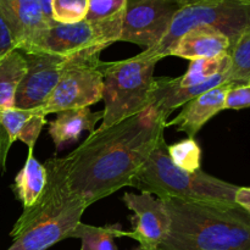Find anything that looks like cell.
<instances>
[{"instance_id": "277c9868", "label": "cell", "mask_w": 250, "mask_h": 250, "mask_svg": "<svg viewBox=\"0 0 250 250\" xmlns=\"http://www.w3.org/2000/svg\"><path fill=\"white\" fill-rule=\"evenodd\" d=\"M141 192L150 193L159 199L177 198L187 202L236 204L238 187L210 176L204 171L187 172L171 161L165 138L149 154L148 159L131 183Z\"/></svg>"}, {"instance_id": "7402d4cb", "label": "cell", "mask_w": 250, "mask_h": 250, "mask_svg": "<svg viewBox=\"0 0 250 250\" xmlns=\"http://www.w3.org/2000/svg\"><path fill=\"white\" fill-rule=\"evenodd\" d=\"M229 56L231 68L229 82L247 84L250 81V29L242 34L232 45Z\"/></svg>"}, {"instance_id": "7a4b0ae2", "label": "cell", "mask_w": 250, "mask_h": 250, "mask_svg": "<svg viewBox=\"0 0 250 250\" xmlns=\"http://www.w3.org/2000/svg\"><path fill=\"white\" fill-rule=\"evenodd\" d=\"M163 200L170 231L158 250H250V216L237 204Z\"/></svg>"}, {"instance_id": "8fae6325", "label": "cell", "mask_w": 250, "mask_h": 250, "mask_svg": "<svg viewBox=\"0 0 250 250\" xmlns=\"http://www.w3.org/2000/svg\"><path fill=\"white\" fill-rule=\"evenodd\" d=\"M124 203L133 212V229L126 237L138 242L142 250H158L170 231V216L164 200L146 192L125 193Z\"/></svg>"}, {"instance_id": "ba28073f", "label": "cell", "mask_w": 250, "mask_h": 250, "mask_svg": "<svg viewBox=\"0 0 250 250\" xmlns=\"http://www.w3.org/2000/svg\"><path fill=\"white\" fill-rule=\"evenodd\" d=\"M100 55L67 59L62 73L42 111L58 114L68 109L89 107L103 99V61Z\"/></svg>"}, {"instance_id": "9a60e30c", "label": "cell", "mask_w": 250, "mask_h": 250, "mask_svg": "<svg viewBox=\"0 0 250 250\" xmlns=\"http://www.w3.org/2000/svg\"><path fill=\"white\" fill-rule=\"evenodd\" d=\"M232 44L229 37L209 27H198L186 32L171 49L168 56L198 60L219 58L231 53Z\"/></svg>"}, {"instance_id": "ac0fdd59", "label": "cell", "mask_w": 250, "mask_h": 250, "mask_svg": "<svg viewBox=\"0 0 250 250\" xmlns=\"http://www.w3.org/2000/svg\"><path fill=\"white\" fill-rule=\"evenodd\" d=\"M48 182L45 166L42 165L33 156V151L28 150V156L23 167L15 177L14 189L16 198L22 203L23 209L33 207L43 194Z\"/></svg>"}, {"instance_id": "cb8c5ba5", "label": "cell", "mask_w": 250, "mask_h": 250, "mask_svg": "<svg viewBox=\"0 0 250 250\" xmlns=\"http://www.w3.org/2000/svg\"><path fill=\"white\" fill-rule=\"evenodd\" d=\"M88 0H51V17L55 23L71 24L85 20Z\"/></svg>"}, {"instance_id": "30bf717a", "label": "cell", "mask_w": 250, "mask_h": 250, "mask_svg": "<svg viewBox=\"0 0 250 250\" xmlns=\"http://www.w3.org/2000/svg\"><path fill=\"white\" fill-rule=\"evenodd\" d=\"M24 58L27 71L17 88L15 107L42 109L55 89L67 59L45 53L24 54Z\"/></svg>"}, {"instance_id": "2e32d148", "label": "cell", "mask_w": 250, "mask_h": 250, "mask_svg": "<svg viewBox=\"0 0 250 250\" xmlns=\"http://www.w3.org/2000/svg\"><path fill=\"white\" fill-rule=\"evenodd\" d=\"M103 120L102 111L93 112L89 107L63 110L56 114V119L49 124L48 133L55 144L56 150L66 144L78 141L81 133L95 131V125Z\"/></svg>"}, {"instance_id": "4316f807", "label": "cell", "mask_w": 250, "mask_h": 250, "mask_svg": "<svg viewBox=\"0 0 250 250\" xmlns=\"http://www.w3.org/2000/svg\"><path fill=\"white\" fill-rule=\"evenodd\" d=\"M16 49L17 46L16 43H15L14 37H12L11 31H10L9 26H7L4 17L0 14V61H1L7 54L16 50Z\"/></svg>"}, {"instance_id": "603a6c76", "label": "cell", "mask_w": 250, "mask_h": 250, "mask_svg": "<svg viewBox=\"0 0 250 250\" xmlns=\"http://www.w3.org/2000/svg\"><path fill=\"white\" fill-rule=\"evenodd\" d=\"M171 161L177 167L187 172H197L202 164V149L194 138H187L178 143L167 146Z\"/></svg>"}, {"instance_id": "4dcf8cb0", "label": "cell", "mask_w": 250, "mask_h": 250, "mask_svg": "<svg viewBox=\"0 0 250 250\" xmlns=\"http://www.w3.org/2000/svg\"><path fill=\"white\" fill-rule=\"evenodd\" d=\"M134 250H142L141 248H137V249H134Z\"/></svg>"}, {"instance_id": "1f68e13d", "label": "cell", "mask_w": 250, "mask_h": 250, "mask_svg": "<svg viewBox=\"0 0 250 250\" xmlns=\"http://www.w3.org/2000/svg\"><path fill=\"white\" fill-rule=\"evenodd\" d=\"M247 84H249V85H250V81H249V82H248V83H247Z\"/></svg>"}, {"instance_id": "5bb4252c", "label": "cell", "mask_w": 250, "mask_h": 250, "mask_svg": "<svg viewBox=\"0 0 250 250\" xmlns=\"http://www.w3.org/2000/svg\"><path fill=\"white\" fill-rule=\"evenodd\" d=\"M231 84H221L193 98L183 105L182 111L176 119L166 122V127L175 126L177 131L185 132L188 138H194L210 119L225 110L226 93Z\"/></svg>"}, {"instance_id": "d4e9b609", "label": "cell", "mask_w": 250, "mask_h": 250, "mask_svg": "<svg viewBox=\"0 0 250 250\" xmlns=\"http://www.w3.org/2000/svg\"><path fill=\"white\" fill-rule=\"evenodd\" d=\"M127 0H88L85 20L89 22L110 21L124 17Z\"/></svg>"}, {"instance_id": "d6986e66", "label": "cell", "mask_w": 250, "mask_h": 250, "mask_svg": "<svg viewBox=\"0 0 250 250\" xmlns=\"http://www.w3.org/2000/svg\"><path fill=\"white\" fill-rule=\"evenodd\" d=\"M24 53L14 50L0 61V110L15 107L17 88L26 75Z\"/></svg>"}, {"instance_id": "484cf974", "label": "cell", "mask_w": 250, "mask_h": 250, "mask_svg": "<svg viewBox=\"0 0 250 250\" xmlns=\"http://www.w3.org/2000/svg\"><path fill=\"white\" fill-rule=\"evenodd\" d=\"M250 107V85L232 83L226 93L225 109L241 110Z\"/></svg>"}, {"instance_id": "3957f363", "label": "cell", "mask_w": 250, "mask_h": 250, "mask_svg": "<svg viewBox=\"0 0 250 250\" xmlns=\"http://www.w3.org/2000/svg\"><path fill=\"white\" fill-rule=\"evenodd\" d=\"M48 182L41 199L23 209L10 236L14 238L7 250H46L71 238L81 222L87 205L71 193L63 176L51 158L44 164Z\"/></svg>"}, {"instance_id": "f1b7e54d", "label": "cell", "mask_w": 250, "mask_h": 250, "mask_svg": "<svg viewBox=\"0 0 250 250\" xmlns=\"http://www.w3.org/2000/svg\"><path fill=\"white\" fill-rule=\"evenodd\" d=\"M221 1V0H178L183 7L187 6H197V5H205V4H214V2Z\"/></svg>"}, {"instance_id": "7c38bea8", "label": "cell", "mask_w": 250, "mask_h": 250, "mask_svg": "<svg viewBox=\"0 0 250 250\" xmlns=\"http://www.w3.org/2000/svg\"><path fill=\"white\" fill-rule=\"evenodd\" d=\"M0 14L6 21L17 50L29 53L48 28L41 0H0Z\"/></svg>"}, {"instance_id": "f546056e", "label": "cell", "mask_w": 250, "mask_h": 250, "mask_svg": "<svg viewBox=\"0 0 250 250\" xmlns=\"http://www.w3.org/2000/svg\"><path fill=\"white\" fill-rule=\"evenodd\" d=\"M244 2H246V4H248V5H250V0H243Z\"/></svg>"}, {"instance_id": "52a82bcc", "label": "cell", "mask_w": 250, "mask_h": 250, "mask_svg": "<svg viewBox=\"0 0 250 250\" xmlns=\"http://www.w3.org/2000/svg\"><path fill=\"white\" fill-rule=\"evenodd\" d=\"M124 17L110 21L71 24L54 23L42 33L29 53H45L65 59L84 55H100L104 49L120 42Z\"/></svg>"}, {"instance_id": "8992f818", "label": "cell", "mask_w": 250, "mask_h": 250, "mask_svg": "<svg viewBox=\"0 0 250 250\" xmlns=\"http://www.w3.org/2000/svg\"><path fill=\"white\" fill-rule=\"evenodd\" d=\"M209 27L229 37L233 45L237 39L250 29V5L243 0H221L214 4L182 7L173 19L166 36L154 48L138 56L160 61L168 56L176 42L193 28Z\"/></svg>"}, {"instance_id": "ffe728a7", "label": "cell", "mask_w": 250, "mask_h": 250, "mask_svg": "<svg viewBox=\"0 0 250 250\" xmlns=\"http://www.w3.org/2000/svg\"><path fill=\"white\" fill-rule=\"evenodd\" d=\"M126 233L120 225L97 227L80 222L71 238L81 239V250H119L115 239L126 237Z\"/></svg>"}, {"instance_id": "6da1fadb", "label": "cell", "mask_w": 250, "mask_h": 250, "mask_svg": "<svg viewBox=\"0 0 250 250\" xmlns=\"http://www.w3.org/2000/svg\"><path fill=\"white\" fill-rule=\"evenodd\" d=\"M164 120L153 107L105 129H95L66 158H55L68 189L87 208L131 186L156 144Z\"/></svg>"}, {"instance_id": "83f0119b", "label": "cell", "mask_w": 250, "mask_h": 250, "mask_svg": "<svg viewBox=\"0 0 250 250\" xmlns=\"http://www.w3.org/2000/svg\"><path fill=\"white\" fill-rule=\"evenodd\" d=\"M234 203L250 216V187H238L234 195Z\"/></svg>"}, {"instance_id": "9c48e42d", "label": "cell", "mask_w": 250, "mask_h": 250, "mask_svg": "<svg viewBox=\"0 0 250 250\" xmlns=\"http://www.w3.org/2000/svg\"><path fill=\"white\" fill-rule=\"evenodd\" d=\"M178 0H127L120 42L151 49L166 36L182 9Z\"/></svg>"}, {"instance_id": "44dd1931", "label": "cell", "mask_w": 250, "mask_h": 250, "mask_svg": "<svg viewBox=\"0 0 250 250\" xmlns=\"http://www.w3.org/2000/svg\"><path fill=\"white\" fill-rule=\"evenodd\" d=\"M231 68V56L229 54L219 58L198 59L190 61L187 72L181 77H177L180 87L189 88L200 85L208 82L215 76L229 72Z\"/></svg>"}, {"instance_id": "e0dca14e", "label": "cell", "mask_w": 250, "mask_h": 250, "mask_svg": "<svg viewBox=\"0 0 250 250\" xmlns=\"http://www.w3.org/2000/svg\"><path fill=\"white\" fill-rule=\"evenodd\" d=\"M46 115L42 109L22 110L17 107L0 110V125L14 144L20 139L28 146V150H34V146L46 124Z\"/></svg>"}, {"instance_id": "4fadbf2b", "label": "cell", "mask_w": 250, "mask_h": 250, "mask_svg": "<svg viewBox=\"0 0 250 250\" xmlns=\"http://www.w3.org/2000/svg\"><path fill=\"white\" fill-rule=\"evenodd\" d=\"M229 72L215 76L208 82L195 87L183 88L177 83V77H161L154 81L149 98V107H153L164 120L167 121L171 112L177 107L183 106L197 95L208 92L215 87L226 84L229 82Z\"/></svg>"}, {"instance_id": "5b68a950", "label": "cell", "mask_w": 250, "mask_h": 250, "mask_svg": "<svg viewBox=\"0 0 250 250\" xmlns=\"http://www.w3.org/2000/svg\"><path fill=\"white\" fill-rule=\"evenodd\" d=\"M158 61L136 55L114 62L103 61L102 126L105 129L149 107Z\"/></svg>"}]
</instances>
